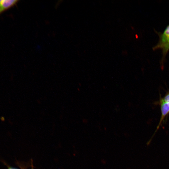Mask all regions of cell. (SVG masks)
I'll list each match as a JSON object with an SVG mask.
<instances>
[{
	"label": "cell",
	"mask_w": 169,
	"mask_h": 169,
	"mask_svg": "<svg viewBox=\"0 0 169 169\" xmlns=\"http://www.w3.org/2000/svg\"><path fill=\"white\" fill-rule=\"evenodd\" d=\"M161 111V117L159 124L169 114V92L161 98L159 100Z\"/></svg>",
	"instance_id": "1"
},
{
	"label": "cell",
	"mask_w": 169,
	"mask_h": 169,
	"mask_svg": "<svg viewBox=\"0 0 169 169\" xmlns=\"http://www.w3.org/2000/svg\"><path fill=\"white\" fill-rule=\"evenodd\" d=\"M18 1L17 0H0V14L14 6Z\"/></svg>",
	"instance_id": "2"
},
{
	"label": "cell",
	"mask_w": 169,
	"mask_h": 169,
	"mask_svg": "<svg viewBox=\"0 0 169 169\" xmlns=\"http://www.w3.org/2000/svg\"><path fill=\"white\" fill-rule=\"evenodd\" d=\"M169 39V25L167 27L163 33L161 35L159 42L154 48V49H157L160 46L166 42Z\"/></svg>",
	"instance_id": "3"
},
{
	"label": "cell",
	"mask_w": 169,
	"mask_h": 169,
	"mask_svg": "<svg viewBox=\"0 0 169 169\" xmlns=\"http://www.w3.org/2000/svg\"><path fill=\"white\" fill-rule=\"evenodd\" d=\"M158 48L162 49L163 55H165L169 50V39L164 44L160 46Z\"/></svg>",
	"instance_id": "4"
},
{
	"label": "cell",
	"mask_w": 169,
	"mask_h": 169,
	"mask_svg": "<svg viewBox=\"0 0 169 169\" xmlns=\"http://www.w3.org/2000/svg\"><path fill=\"white\" fill-rule=\"evenodd\" d=\"M1 120L2 121H4L5 120V118H4V117H3V116H2V117H1Z\"/></svg>",
	"instance_id": "5"
},
{
	"label": "cell",
	"mask_w": 169,
	"mask_h": 169,
	"mask_svg": "<svg viewBox=\"0 0 169 169\" xmlns=\"http://www.w3.org/2000/svg\"><path fill=\"white\" fill-rule=\"evenodd\" d=\"M9 169H16L13 168H9Z\"/></svg>",
	"instance_id": "6"
}]
</instances>
